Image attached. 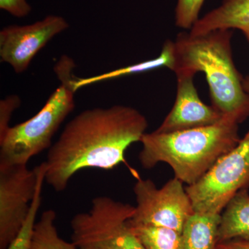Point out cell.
<instances>
[{
  "label": "cell",
  "instance_id": "11",
  "mask_svg": "<svg viewBox=\"0 0 249 249\" xmlns=\"http://www.w3.org/2000/svg\"><path fill=\"white\" fill-rule=\"evenodd\" d=\"M221 214L195 212L182 232L183 249H217Z\"/></svg>",
  "mask_w": 249,
  "mask_h": 249
},
{
  "label": "cell",
  "instance_id": "13",
  "mask_svg": "<svg viewBox=\"0 0 249 249\" xmlns=\"http://www.w3.org/2000/svg\"><path fill=\"white\" fill-rule=\"evenodd\" d=\"M173 41L167 40L163 46L160 55L157 58L139 62L135 65L122 67L114 71L101 73L97 76L88 77V78H78L76 76L73 83V88L75 91H77L83 87L88 86L94 83L129 76L135 73H142V72L150 71L161 67H166L170 70L173 63Z\"/></svg>",
  "mask_w": 249,
  "mask_h": 249
},
{
  "label": "cell",
  "instance_id": "5",
  "mask_svg": "<svg viewBox=\"0 0 249 249\" xmlns=\"http://www.w3.org/2000/svg\"><path fill=\"white\" fill-rule=\"evenodd\" d=\"M249 188V130L194 184L187 186L195 212L222 214L242 190Z\"/></svg>",
  "mask_w": 249,
  "mask_h": 249
},
{
  "label": "cell",
  "instance_id": "16",
  "mask_svg": "<svg viewBox=\"0 0 249 249\" xmlns=\"http://www.w3.org/2000/svg\"><path fill=\"white\" fill-rule=\"evenodd\" d=\"M37 170V182L35 196L31 202L30 211L27 219L23 224L22 229L18 232L14 240L11 242L6 249H31L34 228L36 224V217L42 202V186L45 182L47 167L45 162L36 167Z\"/></svg>",
  "mask_w": 249,
  "mask_h": 249
},
{
  "label": "cell",
  "instance_id": "14",
  "mask_svg": "<svg viewBox=\"0 0 249 249\" xmlns=\"http://www.w3.org/2000/svg\"><path fill=\"white\" fill-rule=\"evenodd\" d=\"M127 225L145 249H183L181 232L155 226Z\"/></svg>",
  "mask_w": 249,
  "mask_h": 249
},
{
  "label": "cell",
  "instance_id": "10",
  "mask_svg": "<svg viewBox=\"0 0 249 249\" xmlns=\"http://www.w3.org/2000/svg\"><path fill=\"white\" fill-rule=\"evenodd\" d=\"M249 30V0H223L219 7L199 18L190 30L200 36L217 30Z\"/></svg>",
  "mask_w": 249,
  "mask_h": 249
},
{
  "label": "cell",
  "instance_id": "19",
  "mask_svg": "<svg viewBox=\"0 0 249 249\" xmlns=\"http://www.w3.org/2000/svg\"><path fill=\"white\" fill-rule=\"evenodd\" d=\"M0 8L17 18L25 17L31 11L27 0H0Z\"/></svg>",
  "mask_w": 249,
  "mask_h": 249
},
{
  "label": "cell",
  "instance_id": "7",
  "mask_svg": "<svg viewBox=\"0 0 249 249\" xmlns=\"http://www.w3.org/2000/svg\"><path fill=\"white\" fill-rule=\"evenodd\" d=\"M37 182V168L0 166V249H6L27 219Z\"/></svg>",
  "mask_w": 249,
  "mask_h": 249
},
{
  "label": "cell",
  "instance_id": "4",
  "mask_svg": "<svg viewBox=\"0 0 249 249\" xmlns=\"http://www.w3.org/2000/svg\"><path fill=\"white\" fill-rule=\"evenodd\" d=\"M75 62L62 55L54 67L60 86L35 116L10 127L0 139V166L27 164L32 157L50 148L60 126L75 107Z\"/></svg>",
  "mask_w": 249,
  "mask_h": 249
},
{
  "label": "cell",
  "instance_id": "2",
  "mask_svg": "<svg viewBox=\"0 0 249 249\" xmlns=\"http://www.w3.org/2000/svg\"><path fill=\"white\" fill-rule=\"evenodd\" d=\"M231 30H217L200 36L180 33L173 42L175 74L195 76L203 72L209 86L211 103L223 119L236 124L249 118V93L232 59Z\"/></svg>",
  "mask_w": 249,
  "mask_h": 249
},
{
  "label": "cell",
  "instance_id": "3",
  "mask_svg": "<svg viewBox=\"0 0 249 249\" xmlns=\"http://www.w3.org/2000/svg\"><path fill=\"white\" fill-rule=\"evenodd\" d=\"M239 124L226 119L199 128L170 133H145L141 139L139 160L151 169L159 163L171 167L175 178L188 186L194 184L219 158L240 142Z\"/></svg>",
  "mask_w": 249,
  "mask_h": 249
},
{
  "label": "cell",
  "instance_id": "6",
  "mask_svg": "<svg viewBox=\"0 0 249 249\" xmlns=\"http://www.w3.org/2000/svg\"><path fill=\"white\" fill-rule=\"evenodd\" d=\"M134 193L137 206L127 221L130 225L166 227L182 233L187 220L195 213L183 183L176 178L160 188L152 180L138 178Z\"/></svg>",
  "mask_w": 249,
  "mask_h": 249
},
{
  "label": "cell",
  "instance_id": "20",
  "mask_svg": "<svg viewBox=\"0 0 249 249\" xmlns=\"http://www.w3.org/2000/svg\"><path fill=\"white\" fill-rule=\"evenodd\" d=\"M217 249H249V238H234L219 242Z\"/></svg>",
  "mask_w": 249,
  "mask_h": 249
},
{
  "label": "cell",
  "instance_id": "9",
  "mask_svg": "<svg viewBox=\"0 0 249 249\" xmlns=\"http://www.w3.org/2000/svg\"><path fill=\"white\" fill-rule=\"evenodd\" d=\"M178 90L175 104L156 132L170 133L213 125L223 117L212 106L203 103L194 84L193 75H176Z\"/></svg>",
  "mask_w": 249,
  "mask_h": 249
},
{
  "label": "cell",
  "instance_id": "12",
  "mask_svg": "<svg viewBox=\"0 0 249 249\" xmlns=\"http://www.w3.org/2000/svg\"><path fill=\"white\" fill-rule=\"evenodd\" d=\"M219 242L234 238H249V193L239 192L221 214L218 231Z\"/></svg>",
  "mask_w": 249,
  "mask_h": 249
},
{
  "label": "cell",
  "instance_id": "15",
  "mask_svg": "<svg viewBox=\"0 0 249 249\" xmlns=\"http://www.w3.org/2000/svg\"><path fill=\"white\" fill-rule=\"evenodd\" d=\"M55 219L53 210L42 213L34 228L31 249H78L73 242H67L59 235Z\"/></svg>",
  "mask_w": 249,
  "mask_h": 249
},
{
  "label": "cell",
  "instance_id": "8",
  "mask_svg": "<svg viewBox=\"0 0 249 249\" xmlns=\"http://www.w3.org/2000/svg\"><path fill=\"white\" fill-rule=\"evenodd\" d=\"M69 28L58 16H47L29 25H12L0 31V58L17 73L27 70L33 58L55 36Z\"/></svg>",
  "mask_w": 249,
  "mask_h": 249
},
{
  "label": "cell",
  "instance_id": "1",
  "mask_svg": "<svg viewBox=\"0 0 249 249\" xmlns=\"http://www.w3.org/2000/svg\"><path fill=\"white\" fill-rule=\"evenodd\" d=\"M147 127L145 116L129 106L82 111L65 125L49 149L45 182L62 192L80 170H109L125 163L126 150L141 142Z\"/></svg>",
  "mask_w": 249,
  "mask_h": 249
},
{
  "label": "cell",
  "instance_id": "22",
  "mask_svg": "<svg viewBox=\"0 0 249 249\" xmlns=\"http://www.w3.org/2000/svg\"><path fill=\"white\" fill-rule=\"evenodd\" d=\"M242 33L245 34V37H247V40H248L249 42V30L242 31Z\"/></svg>",
  "mask_w": 249,
  "mask_h": 249
},
{
  "label": "cell",
  "instance_id": "21",
  "mask_svg": "<svg viewBox=\"0 0 249 249\" xmlns=\"http://www.w3.org/2000/svg\"><path fill=\"white\" fill-rule=\"evenodd\" d=\"M244 88L247 93H249V75L244 78L243 80Z\"/></svg>",
  "mask_w": 249,
  "mask_h": 249
},
{
  "label": "cell",
  "instance_id": "18",
  "mask_svg": "<svg viewBox=\"0 0 249 249\" xmlns=\"http://www.w3.org/2000/svg\"><path fill=\"white\" fill-rule=\"evenodd\" d=\"M21 100L16 95H11L0 101V139L9 130L13 113L20 106Z\"/></svg>",
  "mask_w": 249,
  "mask_h": 249
},
{
  "label": "cell",
  "instance_id": "17",
  "mask_svg": "<svg viewBox=\"0 0 249 249\" xmlns=\"http://www.w3.org/2000/svg\"><path fill=\"white\" fill-rule=\"evenodd\" d=\"M204 0H178L175 8V24L181 29H190L199 19Z\"/></svg>",
  "mask_w": 249,
  "mask_h": 249
}]
</instances>
